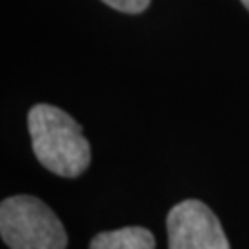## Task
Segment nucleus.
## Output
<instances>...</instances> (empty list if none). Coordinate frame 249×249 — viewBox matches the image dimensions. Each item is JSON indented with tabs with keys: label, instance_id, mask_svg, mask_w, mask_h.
<instances>
[{
	"label": "nucleus",
	"instance_id": "1",
	"mask_svg": "<svg viewBox=\"0 0 249 249\" xmlns=\"http://www.w3.org/2000/svg\"><path fill=\"white\" fill-rule=\"evenodd\" d=\"M28 131L37 160L59 178L74 179L90 164V146L80 124L63 109L37 104L28 113Z\"/></svg>",
	"mask_w": 249,
	"mask_h": 249
},
{
	"label": "nucleus",
	"instance_id": "2",
	"mask_svg": "<svg viewBox=\"0 0 249 249\" xmlns=\"http://www.w3.org/2000/svg\"><path fill=\"white\" fill-rule=\"evenodd\" d=\"M0 234L9 249H67L69 238L52 209L34 196H11L0 205Z\"/></svg>",
	"mask_w": 249,
	"mask_h": 249
},
{
	"label": "nucleus",
	"instance_id": "3",
	"mask_svg": "<svg viewBox=\"0 0 249 249\" xmlns=\"http://www.w3.org/2000/svg\"><path fill=\"white\" fill-rule=\"evenodd\" d=\"M168 249H231L218 216L199 199H185L166 216Z\"/></svg>",
	"mask_w": 249,
	"mask_h": 249
},
{
	"label": "nucleus",
	"instance_id": "4",
	"mask_svg": "<svg viewBox=\"0 0 249 249\" xmlns=\"http://www.w3.org/2000/svg\"><path fill=\"white\" fill-rule=\"evenodd\" d=\"M89 249H155V238L144 227H124L98 232Z\"/></svg>",
	"mask_w": 249,
	"mask_h": 249
},
{
	"label": "nucleus",
	"instance_id": "5",
	"mask_svg": "<svg viewBox=\"0 0 249 249\" xmlns=\"http://www.w3.org/2000/svg\"><path fill=\"white\" fill-rule=\"evenodd\" d=\"M102 2L124 13H141L150 4V0H102Z\"/></svg>",
	"mask_w": 249,
	"mask_h": 249
},
{
	"label": "nucleus",
	"instance_id": "6",
	"mask_svg": "<svg viewBox=\"0 0 249 249\" xmlns=\"http://www.w3.org/2000/svg\"><path fill=\"white\" fill-rule=\"evenodd\" d=\"M240 2H242V4H244V6H246V8L249 9V0H240Z\"/></svg>",
	"mask_w": 249,
	"mask_h": 249
}]
</instances>
